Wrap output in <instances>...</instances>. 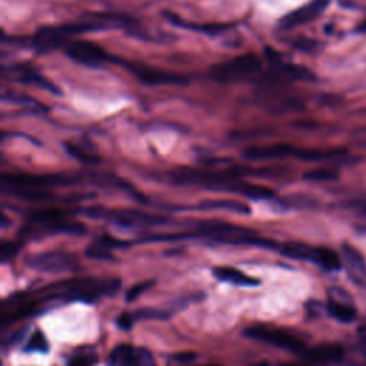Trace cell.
<instances>
[{
	"instance_id": "6da1fadb",
	"label": "cell",
	"mask_w": 366,
	"mask_h": 366,
	"mask_svg": "<svg viewBox=\"0 0 366 366\" xmlns=\"http://www.w3.org/2000/svg\"><path fill=\"white\" fill-rule=\"evenodd\" d=\"M340 151H312V149H300L288 144H275L269 146H255L249 148L245 152V158L250 160H275V159H287L296 158L302 160H328L335 158Z\"/></svg>"
},
{
	"instance_id": "7a4b0ae2",
	"label": "cell",
	"mask_w": 366,
	"mask_h": 366,
	"mask_svg": "<svg viewBox=\"0 0 366 366\" xmlns=\"http://www.w3.org/2000/svg\"><path fill=\"white\" fill-rule=\"evenodd\" d=\"M262 68L261 59L255 53L241 54L228 62L215 65L211 69V76L218 82H238L257 75Z\"/></svg>"
},
{
	"instance_id": "3957f363",
	"label": "cell",
	"mask_w": 366,
	"mask_h": 366,
	"mask_svg": "<svg viewBox=\"0 0 366 366\" xmlns=\"http://www.w3.org/2000/svg\"><path fill=\"white\" fill-rule=\"evenodd\" d=\"M243 335L246 337H250L253 341H259L280 349L292 351L296 353H302L305 351V344L299 340V337L285 329H279L266 325H255L245 329Z\"/></svg>"
},
{
	"instance_id": "277c9868",
	"label": "cell",
	"mask_w": 366,
	"mask_h": 366,
	"mask_svg": "<svg viewBox=\"0 0 366 366\" xmlns=\"http://www.w3.org/2000/svg\"><path fill=\"white\" fill-rule=\"evenodd\" d=\"M66 53L76 63L93 69L103 68L112 61L103 47L88 40H70L66 46Z\"/></svg>"
},
{
	"instance_id": "5b68a950",
	"label": "cell",
	"mask_w": 366,
	"mask_h": 366,
	"mask_svg": "<svg viewBox=\"0 0 366 366\" xmlns=\"http://www.w3.org/2000/svg\"><path fill=\"white\" fill-rule=\"evenodd\" d=\"M32 269L46 273L72 272L77 268V259L66 252H43L32 257L27 262Z\"/></svg>"
},
{
	"instance_id": "8992f818",
	"label": "cell",
	"mask_w": 366,
	"mask_h": 366,
	"mask_svg": "<svg viewBox=\"0 0 366 366\" xmlns=\"http://www.w3.org/2000/svg\"><path fill=\"white\" fill-rule=\"evenodd\" d=\"M93 216H100L110 220L121 228H140V227H153L165 222V218L144 213L139 211H109V212H93Z\"/></svg>"
},
{
	"instance_id": "52a82bcc",
	"label": "cell",
	"mask_w": 366,
	"mask_h": 366,
	"mask_svg": "<svg viewBox=\"0 0 366 366\" xmlns=\"http://www.w3.org/2000/svg\"><path fill=\"white\" fill-rule=\"evenodd\" d=\"M330 0H311V2L306 3L305 6L292 10L287 16L282 17V20L279 22L280 29L289 31L295 29L298 26L307 24L314 20H317L329 6Z\"/></svg>"
},
{
	"instance_id": "ba28073f",
	"label": "cell",
	"mask_w": 366,
	"mask_h": 366,
	"mask_svg": "<svg viewBox=\"0 0 366 366\" xmlns=\"http://www.w3.org/2000/svg\"><path fill=\"white\" fill-rule=\"evenodd\" d=\"M129 72L144 84L148 86H158V84H181L186 83V79H183L181 75L165 72L156 68L145 66L140 63H126L125 65Z\"/></svg>"
},
{
	"instance_id": "9c48e42d",
	"label": "cell",
	"mask_w": 366,
	"mask_h": 366,
	"mask_svg": "<svg viewBox=\"0 0 366 366\" xmlns=\"http://www.w3.org/2000/svg\"><path fill=\"white\" fill-rule=\"evenodd\" d=\"M109 366H155L152 355L145 349H135L130 345H119L109 356Z\"/></svg>"
},
{
	"instance_id": "30bf717a",
	"label": "cell",
	"mask_w": 366,
	"mask_h": 366,
	"mask_svg": "<svg viewBox=\"0 0 366 366\" xmlns=\"http://www.w3.org/2000/svg\"><path fill=\"white\" fill-rule=\"evenodd\" d=\"M341 261L345 265L348 277L352 280V282L356 287L366 289V261L362 253L352 245L344 243Z\"/></svg>"
},
{
	"instance_id": "8fae6325",
	"label": "cell",
	"mask_w": 366,
	"mask_h": 366,
	"mask_svg": "<svg viewBox=\"0 0 366 366\" xmlns=\"http://www.w3.org/2000/svg\"><path fill=\"white\" fill-rule=\"evenodd\" d=\"M302 356L315 365L329 366L337 363L344 358V348L337 344H322L311 349H305Z\"/></svg>"
},
{
	"instance_id": "7c38bea8",
	"label": "cell",
	"mask_w": 366,
	"mask_h": 366,
	"mask_svg": "<svg viewBox=\"0 0 366 366\" xmlns=\"http://www.w3.org/2000/svg\"><path fill=\"white\" fill-rule=\"evenodd\" d=\"M273 249H276L280 255H284L287 258L296 259V261H309L315 264L318 246H311L300 242H288L280 245L276 243Z\"/></svg>"
},
{
	"instance_id": "4fadbf2b",
	"label": "cell",
	"mask_w": 366,
	"mask_h": 366,
	"mask_svg": "<svg viewBox=\"0 0 366 366\" xmlns=\"http://www.w3.org/2000/svg\"><path fill=\"white\" fill-rule=\"evenodd\" d=\"M215 276L222 280V282L232 284L236 287H257L259 280L255 277H250L246 273L241 272L239 269L229 268V266H219L213 269Z\"/></svg>"
},
{
	"instance_id": "5bb4252c",
	"label": "cell",
	"mask_w": 366,
	"mask_h": 366,
	"mask_svg": "<svg viewBox=\"0 0 366 366\" xmlns=\"http://www.w3.org/2000/svg\"><path fill=\"white\" fill-rule=\"evenodd\" d=\"M326 309L329 315L340 321L342 323H351L355 321L356 318V309L352 303H349L348 300H341L337 299L336 296H330L328 299V305H326Z\"/></svg>"
},
{
	"instance_id": "9a60e30c",
	"label": "cell",
	"mask_w": 366,
	"mask_h": 366,
	"mask_svg": "<svg viewBox=\"0 0 366 366\" xmlns=\"http://www.w3.org/2000/svg\"><path fill=\"white\" fill-rule=\"evenodd\" d=\"M315 264L328 272H336L342 268V261L337 253L329 247L318 246Z\"/></svg>"
},
{
	"instance_id": "2e32d148",
	"label": "cell",
	"mask_w": 366,
	"mask_h": 366,
	"mask_svg": "<svg viewBox=\"0 0 366 366\" xmlns=\"http://www.w3.org/2000/svg\"><path fill=\"white\" fill-rule=\"evenodd\" d=\"M24 349H26V352H47L49 345H47L45 335L40 330L35 332L29 340V342H27Z\"/></svg>"
},
{
	"instance_id": "e0dca14e",
	"label": "cell",
	"mask_w": 366,
	"mask_h": 366,
	"mask_svg": "<svg viewBox=\"0 0 366 366\" xmlns=\"http://www.w3.org/2000/svg\"><path fill=\"white\" fill-rule=\"evenodd\" d=\"M86 255L89 258H93V259H98V261H110V259H114V255H112V252L109 249L103 247L102 245L96 243V242L92 246L88 247Z\"/></svg>"
},
{
	"instance_id": "ac0fdd59",
	"label": "cell",
	"mask_w": 366,
	"mask_h": 366,
	"mask_svg": "<svg viewBox=\"0 0 366 366\" xmlns=\"http://www.w3.org/2000/svg\"><path fill=\"white\" fill-rule=\"evenodd\" d=\"M202 208H208V209H229V211H234V212H241V213H247L249 209L242 205V204H238V202H231V201H227V202H209V204H205Z\"/></svg>"
},
{
	"instance_id": "d6986e66",
	"label": "cell",
	"mask_w": 366,
	"mask_h": 366,
	"mask_svg": "<svg viewBox=\"0 0 366 366\" xmlns=\"http://www.w3.org/2000/svg\"><path fill=\"white\" fill-rule=\"evenodd\" d=\"M305 178L312 181H332L336 179V174L333 171H329V169H315V171L307 172Z\"/></svg>"
},
{
	"instance_id": "ffe728a7",
	"label": "cell",
	"mask_w": 366,
	"mask_h": 366,
	"mask_svg": "<svg viewBox=\"0 0 366 366\" xmlns=\"http://www.w3.org/2000/svg\"><path fill=\"white\" fill-rule=\"evenodd\" d=\"M66 149H68V152H69L72 156H75L76 159H79V160L83 162V163H95V162H99L98 158H93L92 155H89V153H86V152H83L82 149H79V148H76V146H73V145H66Z\"/></svg>"
},
{
	"instance_id": "44dd1931",
	"label": "cell",
	"mask_w": 366,
	"mask_h": 366,
	"mask_svg": "<svg viewBox=\"0 0 366 366\" xmlns=\"http://www.w3.org/2000/svg\"><path fill=\"white\" fill-rule=\"evenodd\" d=\"M152 285H153V282H142V284H137V285L132 287V288L128 291V293H126V300H128V302L136 300L140 295L145 293Z\"/></svg>"
},
{
	"instance_id": "7402d4cb",
	"label": "cell",
	"mask_w": 366,
	"mask_h": 366,
	"mask_svg": "<svg viewBox=\"0 0 366 366\" xmlns=\"http://www.w3.org/2000/svg\"><path fill=\"white\" fill-rule=\"evenodd\" d=\"M133 322H135V318L130 314H122L118 318V325L123 330H129L133 326Z\"/></svg>"
},
{
	"instance_id": "603a6c76",
	"label": "cell",
	"mask_w": 366,
	"mask_h": 366,
	"mask_svg": "<svg viewBox=\"0 0 366 366\" xmlns=\"http://www.w3.org/2000/svg\"><path fill=\"white\" fill-rule=\"evenodd\" d=\"M70 366H92V359L84 358V356H79V358H76V359H73L70 362Z\"/></svg>"
},
{
	"instance_id": "cb8c5ba5",
	"label": "cell",
	"mask_w": 366,
	"mask_h": 366,
	"mask_svg": "<svg viewBox=\"0 0 366 366\" xmlns=\"http://www.w3.org/2000/svg\"><path fill=\"white\" fill-rule=\"evenodd\" d=\"M10 224H12V220L9 219V216L0 211V229H6L10 227Z\"/></svg>"
},
{
	"instance_id": "d4e9b609",
	"label": "cell",
	"mask_w": 366,
	"mask_h": 366,
	"mask_svg": "<svg viewBox=\"0 0 366 366\" xmlns=\"http://www.w3.org/2000/svg\"><path fill=\"white\" fill-rule=\"evenodd\" d=\"M358 336H359V340H360V342H362V345H363V349H365V352H366V323L362 325V326H359V329H358Z\"/></svg>"
},
{
	"instance_id": "484cf974",
	"label": "cell",
	"mask_w": 366,
	"mask_h": 366,
	"mask_svg": "<svg viewBox=\"0 0 366 366\" xmlns=\"http://www.w3.org/2000/svg\"><path fill=\"white\" fill-rule=\"evenodd\" d=\"M10 135L8 132H3V130H0V142H2V140H5L6 137H9Z\"/></svg>"
},
{
	"instance_id": "4316f807",
	"label": "cell",
	"mask_w": 366,
	"mask_h": 366,
	"mask_svg": "<svg viewBox=\"0 0 366 366\" xmlns=\"http://www.w3.org/2000/svg\"><path fill=\"white\" fill-rule=\"evenodd\" d=\"M359 31L360 32H366V19L360 23V26H359Z\"/></svg>"
},
{
	"instance_id": "83f0119b",
	"label": "cell",
	"mask_w": 366,
	"mask_h": 366,
	"mask_svg": "<svg viewBox=\"0 0 366 366\" xmlns=\"http://www.w3.org/2000/svg\"><path fill=\"white\" fill-rule=\"evenodd\" d=\"M282 366H309V365H305V363H285Z\"/></svg>"
},
{
	"instance_id": "f1b7e54d",
	"label": "cell",
	"mask_w": 366,
	"mask_h": 366,
	"mask_svg": "<svg viewBox=\"0 0 366 366\" xmlns=\"http://www.w3.org/2000/svg\"><path fill=\"white\" fill-rule=\"evenodd\" d=\"M252 366H270L268 362H259V363H253Z\"/></svg>"
},
{
	"instance_id": "f546056e",
	"label": "cell",
	"mask_w": 366,
	"mask_h": 366,
	"mask_svg": "<svg viewBox=\"0 0 366 366\" xmlns=\"http://www.w3.org/2000/svg\"><path fill=\"white\" fill-rule=\"evenodd\" d=\"M0 366H2V362H0Z\"/></svg>"
},
{
	"instance_id": "4dcf8cb0",
	"label": "cell",
	"mask_w": 366,
	"mask_h": 366,
	"mask_svg": "<svg viewBox=\"0 0 366 366\" xmlns=\"http://www.w3.org/2000/svg\"><path fill=\"white\" fill-rule=\"evenodd\" d=\"M208 366H211V365H208Z\"/></svg>"
}]
</instances>
